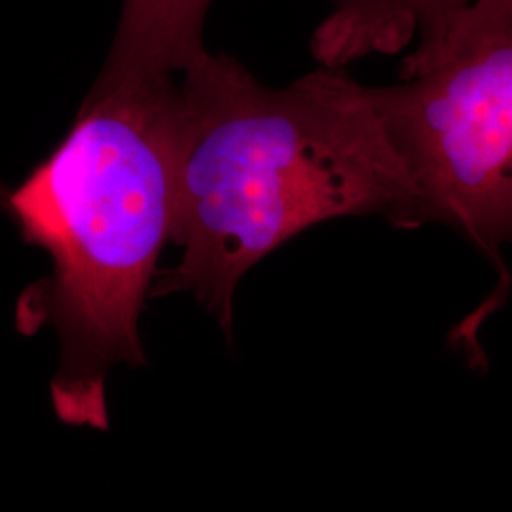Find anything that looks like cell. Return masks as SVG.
<instances>
[{"mask_svg": "<svg viewBox=\"0 0 512 512\" xmlns=\"http://www.w3.org/2000/svg\"><path fill=\"white\" fill-rule=\"evenodd\" d=\"M416 194L368 86L317 67L270 88L238 59L203 50L179 71L175 209L150 296L192 294L228 340L241 279L283 243L342 217L414 228Z\"/></svg>", "mask_w": 512, "mask_h": 512, "instance_id": "1", "label": "cell"}, {"mask_svg": "<svg viewBox=\"0 0 512 512\" xmlns=\"http://www.w3.org/2000/svg\"><path fill=\"white\" fill-rule=\"evenodd\" d=\"M179 73H99L63 141L10 192L50 272L21 294V332L55 330L57 418L109 429L114 366L145 365L141 313L171 238Z\"/></svg>", "mask_w": 512, "mask_h": 512, "instance_id": "2", "label": "cell"}, {"mask_svg": "<svg viewBox=\"0 0 512 512\" xmlns=\"http://www.w3.org/2000/svg\"><path fill=\"white\" fill-rule=\"evenodd\" d=\"M399 78L368 93L414 186V228H454L509 279L512 0H463L423 23Z\"/></svg>", "mask_w": 512, "mask_h": 512, "instance_id": "3", "label": "cell"}, {"mask_svg": "<svg viewBox=\"0 0 512 512\" xmlns=\"http://www.w3.org/2000/svg\"><path fill=\"white\" fill-rule=\"evenodd\" d=\"M213 0H122L101 73H179L205 50L203 23Z\"/></svg>", "mask_w": 512, "mask_h": 512, "instance_id": "4", "label": "cell"}, {"mask_svg": "<svg viewBox=\"0 0 512 512\" xmlns=\"http://www.w3.org/2000/svg\"><path fill=\"white\" fill-rule=\"evenodd\" d=\"M330 12L310 40L321 67H342L366 55H395L414 44L421 25L463 0H329Z\"/></svg>", "mask_w": 512, "mask_h": 512, "instance_id": "5", "label": "cell"}]
</instances>
